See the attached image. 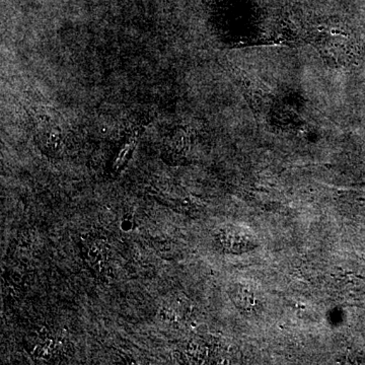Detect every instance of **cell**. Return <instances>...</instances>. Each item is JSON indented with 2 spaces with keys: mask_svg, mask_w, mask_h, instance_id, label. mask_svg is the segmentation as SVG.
<instances>
[{
  "mask_svg": "<svg viewBox=\"0 0 365 365\" xmlns=\"http://www.w3.org/2000/svg\"><path fill=\"white\" fill-rule=\"evenodd\" d=\"M349 38L346 34L332 29L322 31L316 39V45L325 58L334 62H343L349 55Z\"/></svg>",
  "mask_w": 365,
  "mask_h": 365,
  "instance_id": "cell-1",
  "label": "cell"
},
{
  "mask_svg": "<svg viewBox=\"0 0 365 365\" xmlns=\"http://www.w3.org/2000/svg\"><path fill=\"white\" fill-rule=\"evenodd\" d=\"M251 235L241 228L227 227L222 228L218 234V242L223 249L232 253H242L252 246Z\"/></svg>",
  "mask_w": 365,
  "mask_h": 365,
  "instance_id": "cell-2",
  "label": "cell"
},
{
  "mask_svg": "<svg viewBox=\"0 0 365 365\" xmlns=\"http://www.w3.org/2000/svg\"><path fill=\"white\" fill-rule=\"evenodd\" d=\"M86 260L90 265L93 266L95 270L102 273L104 271L105 266L107 265L108 247L102 240H95L91 241L86 246Z\"/></svg>",
  "mask_w": 365,
  "mask_h": 365,
  "instance_id": "cell-3",
  "label": "cell"
}]
</instances>
